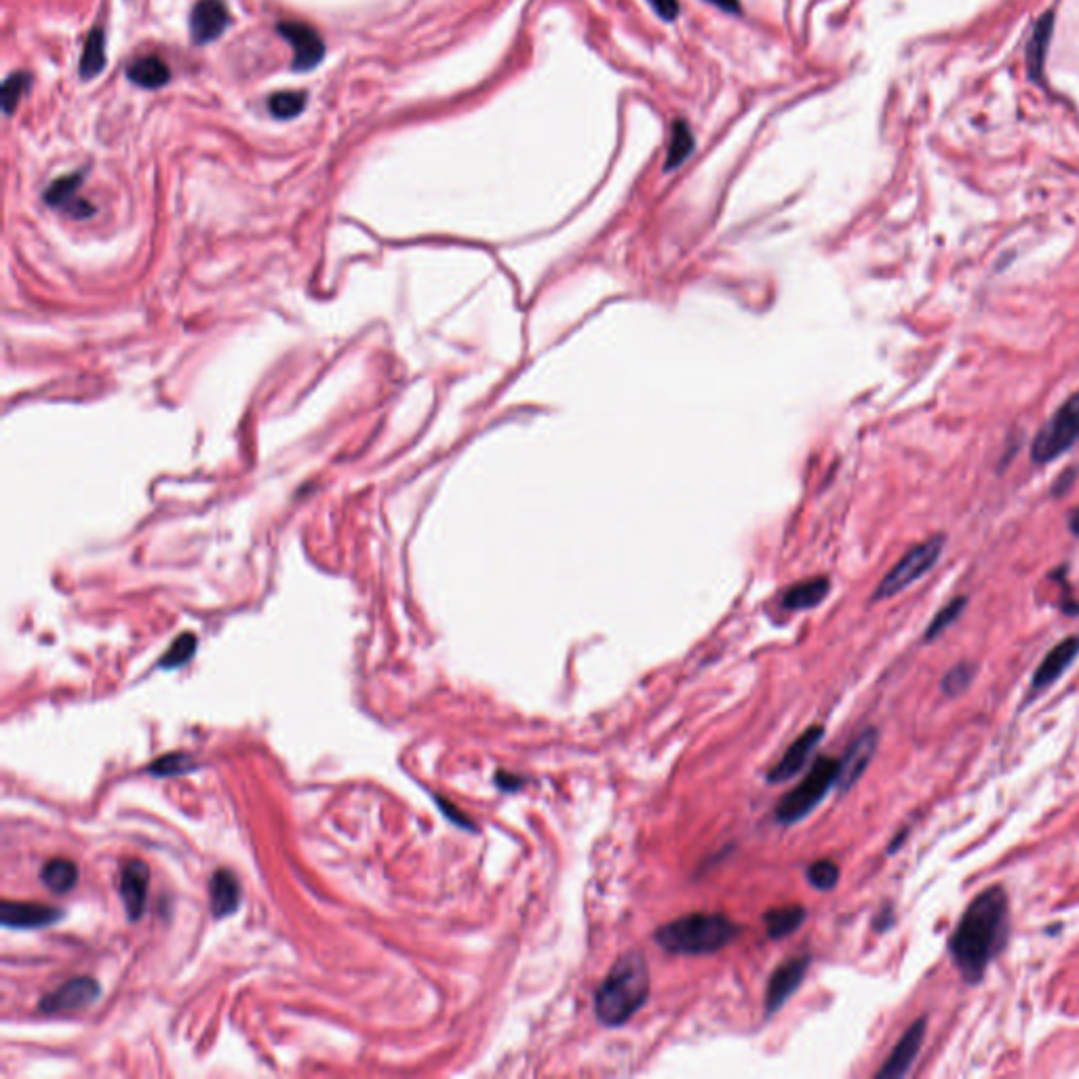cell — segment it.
I'll return each mask as SVG.
<instances>
[{
  "mask_svg": "<svg viewBox=\"0 0 1079 1079\" xmlns=\"http://www.w3.org/2000/svg\"><path fill=\"white\" fill-rule=\"evenodd\" d=\"M1008 934V896L995 886L976 896L961 915L949 940V953L957 972L968 985H978L985 970L1004 947Z\"/></svg>",
  "mask_w": 1079,
  "mask_h": 1079,
  "instance_id": "1",
  "label": "cell"
},
{
  "mask_svg": "<svg viewBox=\"0 0 1079 1079\" xmlns=\"http://www.w3.org/2000/svg\"><path fill=\"white\" fill-rule=\"evenodd\" d=\"M650 968L643 953H624L595 991V1014L605 1027H622L650 999Z\"/></svg>",
  "mask_w": 1079,
  "mask_h": 1079,
  "instance_id": "2",
  "label": "cell"
},
{
  "mask_svg": "<svg viewBox=\"0 0 1079 1079\" xmlns=\"http://www.w3.org/2000/svg\"><path fill=\"white\" fill-rule=\"evenodd\" d=\"M742 928L721 913H690L656 930L660 949L675 955H709L728 947Z\"/></svg>",
  "mask_w": 1079,
  "mask_h": 1079,
  "instance_id": "3",
  "label": "cell"
},
{
  "mask_svg": "<svg viewBox=\"0 0 1079 1079\" xmlns=\"http://www.w3.org/2000/svg\"><path fill=\"white\" fill-rule=\"evenodd\" d=\"M839 759L820 757L814 761L810 772L797 787L784 795L776 806V820L784 827H791L814 812L818 803L827 797L837 780Z\"/></svg>",
  "mask_w": 1079,
  "mask_h": 1079,
  "instance_id": "4",
  "label": "cell"
},
{
  "mask_svg": "<svg viewBox=\"0 0 1079 1079\" xmlns=\"http://www.w3.org/2000/svg\"><path fill=\"white\" fill-rule=\"evenodd\" d=\"M1079 441V392L1071 395L1061 407L1054 411V416L1039 428L1033 441V460L1037 464H1048L1063 454Z\"/></svg>",
  "mask_w": 1079,
  "mask_h": 1079,
  "instance_id": "5",
  "label": "cell"
},
{
  "mask_svg": "<svg viewBox=\"0 0 1079 1079\" xmlns=\"http://www.w3.org/2000/svg\"><path fill=\"white\" fill-rule=\"evenodd\" d=\"M943 548H945V536H940V534L911 548V551L892 567L890 574L879 582L873 601L890 599L905 591L907 586L917 582L921 576H926L936 565L940 555H943Z\"/></svg>",
  "mask_w": 1079,
  "mask_h": 1079,
  "instance_id": "6",
  "label": "cell"
},
{
  "mask_svg": "<svg viewBox=\"0 0 1079 1079\" xmlns=\"http://www.w3.org/2000/svg\"><path fill=\"white\" fill-rule=\"evenodd\" d=\"M810 961V955H795L772 972L768 989H765V1016H774L789 1002V997L799 989L803 978H806Z\"/></svg>",
  "mask_w": 1079,
  "mask_h": 1079,
  "instance_id": "7",
  "label": "cell"
},
{
  "mask_svg": "<svg viewBox=\"0 0 1079 1079\" xmlns=\"http://www.w3.org/2000/svg\"><path fill=\"white\" fill-rule=\"evenodd\" d=\"M877 742H879V732L875 728H867L865 732H860L852 740L848 751L839 759L837 780H835V787L839 793H848L860 780V776L865 774V770L869 768V763L877 751Z\"/></svg>",
  "mask_w": 1079,
  "mask_h": 1079,
  "instance_id": "8",
  "label": "cell"
},
{
  "mask_svg": "<svg viewBox=\"0 0 1079 1079\" xmlns=\"http://www.w3.org/2000/svg\"><path fill=\"white\" fill-rule=\"evenodd\" d=\"M102 989L97 985V980L89 976H76L68 983H64L60 989L51 991L41 999V1008L45 1014H60V1012H72L91 1006L97 997H100Z\"/></svg>",
  "mask_w": 1079,
  "mask_h": 1079,
  "instance_id": "9",
  "label": "cell"
},
{
  "mask_svg": "<svg viewBox=\"0 0 1079 1079\" xmlns=\"http://www.w3.org/2000/svg\"><path fill=\"white\" fill-rule=\"evenodd\" d=\"M64 917L62 909L41 905V902L5 900L0 905V924L11 930H32L55 924Z\"/></svg>",
  "mask_w": 1079,
  "mask_h": 1079,
  "instance_id": "10",
  "label": "cell"
},
{
  "mask_svg": "<svg viewBox=\"0 0 1079 1079\" xmlns=\"http://www.w3.org/2000/svg\"><path fill=\"white\" fill-rule=\"evenodd\" d=\"M822 736H825V728H822V725H812V728L803 732L787 749V753L782 755V759L768 772V780L776 784V782H784L797 776L803 768H806V763L812 757L814 749L818 747Z\"/></svg>",
  "mask_w": 1079,
  "mask_h": 1079,
  "instance_id": "11",
  "label": "cell"
},
{
  "mask_svg": "<svg viewBox=\"0 0 1079 1079\" xmlns=\"http://www.w3.org/2000/svg\"><path fill=\"white\" fill-rule=\"evenodd\" d=\"M230 26V11L224 0H199L190 15V34L194 43L207 45L220 38Z\"/></svg>",
  "mask_w": 1079,
  "mask_h": 1079,
  "instance_id": "12",
  "label": "cell"
},
{
  "mask_svg": "<svg viewBox=\"0 0 1079 1079\" xmlns=\"http://www.w3.org/2000/svg\"><path fill=\"white\" fill-rule=\"evenodd\" d=\"M279 32L293 49V68L296 70H310L323 60V41L310 26L287 22L279 26Z\"/></svg>",
  "mask_w": 1079,
  "mask_h": 1079,
  "instance_id": "13",
  "label": "cell"
},
{
  "mask_svg": "<svg viewBox=\"0 0 1079 1079\" xmlns=\"http://www.w3.org/2000/svg\"><path fill=\"white\" fill-rule=\"evenodd\" d=\"M926 1025H928L926 1018H919L917 1023H913L907 1029V1033L900 1037V1042L896 1044V1048L888 1056V1061L884 1063V1067L877 1071L879 1079H896V1077L907 1075V1071L913 1067L915 1058H917V1054L921 1050V1044H924Z\"/></svg>",
  "mask_w": 1079,
  "mask_h": 1079,
  "instance_id": "14",
  "label": "cell"
},
{
  "mask_svg": "<svg viewBox=\"0 0 1079 1079\" xmlns=\"http://www.w3.org/2000/svg\"><path fill=\"white\" fill-rule=\"evenodd\" d=\"M148 884H150V871L146 867V862L131 860L121 869L119 890H121V900L125 905L127 917L131 921L140 919L146 909Z\"/></svg>",
  "mask_w": 1079,
  "mask_h": 1079,
  "instance_id": "15",
  "label": "cell"
},
{
  "mask_svg": "<svg viewBox=\"0 0 1079 1079\" xmlns=\"http://www.w3.org/2000/svg\"><path fill=\"white\" fill-rule=\"evenodd\" d=\"M1077 654H1079V637H1069L1058 645H1054L1048 652V656L1042 660V664L1037 666V671L1033 675V690L1037 692L1042 688H1048L1050 683H1054L1069 669L1073 660L1077 658Z\"/></svg>",
  "mask_w": 1079,
  "mask_h": 1079,
  "instance_id": "16",
  "label": "cell"
},
{
  "mask_svg": "<svg viewBox=\"0 0 1079 1079\" xmlns=\"http://www.w3.org/2000/svg\"><path fill=\"white\" fill-rule=\"evenodd\" d=\"M209 898H211V911L215 917H228L237 913L241 905V884L234 877L232 871L220 869L215 871L209 884Z\"/></svg>",
  "mask_w": 1079,
  "mask_h": 1079,
  "instance_id": "17",
  "label": "cell"
},
{
  "mask_svg": "<svg viewBox=\"0 0 1079 1079\" xmlns=\"http://www.w3.org/2000/svg\"><path fill=\"white\" fill-rule=\"evenodd\" d=\"M829 591L831 584L827 578L803 580L784 593L782 607L784 610H810V607H816L818 603L825 601Z\"/></svg>",
  "mask_w": 1079,
  "mask_h": 1079,
  "instance_id": "18",
  "label": "cell"
},
{
  "mask_svg": "<svg viewBox=\"0 0 1079 1079\" xmlns=\"http://www.w3.org/2000/svg\"><path fill=\"white\" fill-rule=\"evenodd\" d=\"M81 186V175H68L64 180H57L45 194V201L53 207H64L68 213L85 218V215L93 213V207L87 205V201L76 199V190Z\"/></svg>",
  "mask_w": 1079,
  "mask_h": 1079,
  "instance_id": "19",
  "label": "cell"
},
{
  "mask_svg": "<svg viewBox=\"0 0 1079 1079\" xmlns=\"http://www.w3.org/2000/svg\"><path fill=\"white\" fill-rule=\"evenodd\" d=\"M806 917H808V911L801 905H787V907L770 909L763 915V921H765L768 936L774 940H780V938L795 934L801 928L803 921H806Z\"/></svg>",
  "mask_w": 1079,
  "mask_h": 1079,
  "instance_id": "20",
  "label": "cell"
},
{
  "mask_svg": "<svg viewBox=\"0 0 1079 1079\" xmlns=\"http://www.w3.org/2000/svg\"><path fill=\"white\" fill-rule=\"evenodd\" d=\"M127 76L131 78V81L137 85V87H144V89H159L163 87L167 81H169V68L167 64L161 60V57L156 55H148V57H142V60H137L129 66L127 70Z\"/></svg>",
  "mask_w": 1079,
  "mask_h": 1079,
  "instance_id": "21",
  "label": "cell"
},
{
  "mask_svg": "<svg viewBox=\"0 0 1079 1079\" xmlns=\"http://www.w3.org/2000/svg\"><path fill=\"white\" fill-rule=\"evenodd\" d=\"M41 881L51 892L66 894L76 886L78 867L72 860H66V858L47 860L45 867L41 869Z\"/></svg>",
  "mask_w": 1079,
  "mask_h": 1079,
  "instance_id": "22",
  "label": "cell"
},
{
  "mask_svg": "<svg viewBox=\"0 0 1079 1079\" xmlns=\"http://www.w3.org/2000/svg\"><path fill=\"white\" fill-rule=\"evenodd\" d=\"M1052 26H1054V19H1052V13H1048V15H1044L1042 19H1039V24L1033 30L1031 43H1029V53H1027L1029 66H1031L1033 74H1037L1044 66L1046 53H1048V43H1050V36H1052Z\"/></svg>",
  "mask_w": 1079,
  "mask_h": 1079,
  "instance_id": "23",
  "label": "cell"
},
{
  "mask_svg": "<svg viewBox=\"0 0 1079 1079\" xmlns=\"http://www.w3.org/2000/svg\"><path fill=\"white\" fill-rule=\"evenodd\" d=\"M694 150V137H692V131L688 127V123L685 121H677L673 125V133H671V144H669V156H666V169H675L679 167L685 159H688L690 152Z\"/></svg>",
  "mask_w": 1079,
  "mask_h": 1079,
  "instance_id": "24",
  "label": "cell"
},
{
  "mask_svg": "<svg viewBox=\"0 0 1079 1079\" xmlns=\"http://www.w3.org/2000/svg\"><path fill=\"white\" fill-rule=\"evenodd\" d=\"M104 32L93 30L85 43V53L81 60V74L83 78H93L102 72L106 64V51H104Z\"/></svg>",
  "mask_w": 1079,
  "mask_h": 1079,
  "instance_id": "25",
  "label": "cell"
},
{
  "mask_svg": "<svg viewBox=\"0 0 1079 1079\" xmlns=\"http://www.w3.org/2000/svg\"><path fill=\"white\" fill-rule=\"evenodd\" d=\"M806 877H808L812 888H816L820 892H829V890H833L837 886L839 867H837V862H833L829 858H822V860L812 862V865L806 871Z\"/></svg>",
  "mask_w": 1079,
  "mask_h": 1079,
  "instance_id": "26",
  "label": "cell"
},
{
  "mask_svg": "<svg viewBox=\"0 0 1079 1079\" xmlns=\"http://www.w3.org/2000/svg\"><path fill=\"white\" fill-rule=\"evenodd\" d=\"M196 652V637L192 633H184L171 643L169 650L163 654L159 666L161 669H178L184 666Z\"/></svg>",
  "mask_w": 1079,
  "mask_h": 1079,
  "instance_id": "27",
  "label": "cell"
},
{
  "mask_svg": "<svg viewBox=\"0 0 1079 1079\" xmlns=\"http://www.w3.org/2000/svg\"><path fill=\"white\" fill-rule=\"evenodd\" d=\"M974 673H976V666L972 662H961V664L953 666V669L943 677V681H940L943 694H947L949 698L964 694L970 688Z\"/></svg>",
  "mask_w": 1079,
  "mask_h": 1079,
  "instance_id": "28",
  "label": "cell"
},
{
  "mask_svg": "<svg viewBox=\"0 0 1079 1079\" xmlns=\"http://www.w3.org/2000/svg\"><path fill=\"white\" fill-rule=\"evenodd\" d=\"M304 104H306L304 93L281 91L270 97L268 108L274 116H277V119H293V116H298L304 110Z\"/></svg>",
  "mask_w": 1079,
  "mask_h": 1079,
  "instance_id": "29",
  "label": "cell"
},
{
  "mask_svg": "<svg viewBox=\"0 0 1079 1079\" xmlns=\"http://www.w3.org/2000/svg\"><path fill=\"white\" fill-rule=\"evenodd\" d=\"M966 603H968L966 597H955L951 603H947V605L943 607V610H940V612L934 616V620L930 622V626H928V631H926V637H924V639H926V641H934L940 633H945V631L949 629V626L961 616V612H964Z\"/></svg>",
  "mask_w": 1079,
  "mask_h": 1079,
  "instance_id": "30",
  "label": "cell"
},
{
  "mask_svg": "<svg viewBox=\"0 0 1079 1079\" xmlns=\"http://www.w3.org/2000/svg\"><path fill=\"white\" fill-rule=\"evenodd\" d=\"M194 768V765L190 763V757L184 755V753H171V755H165L161 757L159 761H154L148 772L159 776V778H165V776H175V774H184V772H190Z\"/></svg>",
  "mask_w": 1079,
  "mask_h": 1079,
  "instance_id": "31",
  "label": "cell"
},
{
  "mask_svg": "<svg viewBox=\"0 0 1079 1079\" xmlns=\"http://www.w3.org/2000/svg\"><path fill=\"white\" fill-rule=\"evenodd\" d=\"M28 83L30 78L28 74H13L9 81L5 83L3 87V102H5V110L7 112H13V108L19 104V97L24 95V91L28 89Z\"/></svg>",
  "mask_w": 1079,
  "mask_h": 1079,
  "instance_id": "32",
  "label": "cell"
},
{
  "mask_svg": "<svg viewBox=\"0 0 1079 1079\" xmlns=\"http://www.w3.org/2000/svg\"><path fill=\"white\" fill-rule=\"evenodd\" d=\"M650 5L662 19H675L679 15V3L677 0H650Z\"/></svg>",
  "mask_w": 1079,
  "mask_h": 1079,
  "instance_id": "33",
  "label": "cell"
},
{
  "mask_svg": "<svg viewBox=\"0 0 1079 1079\" xmlns=\"http://www.w3.org/2000/svg\"><path fill=\"white\" fill-rule=\"evenodd\" d=\"M496 784L506 791V793H513V791H519L523 784H525V778H519V776H513V774H504V772H498L496 774Z\"/></svg>",
  "mask_w": 1079,
  "mask_h": 1079,
  "instance_id": "34",
  "label": "cell"
},
{
  "mask_svg": "<svg viewBox=\"0 0 1079 1079\" xmlns=\"http://www.w3.org/2000/svg\"><path fill=\"white\" fill-rule=\"evenodd\" d=\"M437 801H439V806L443 808V812H445V814H447V816H449L451 820H454V822H456V825H460L462 829H473V827H475V825H473V822H470V820H468L466 816L458 814V812H456L458 808H454V806H451V803H447V801H443V799H437Z\"/></svg>",
  "mask_w": 1079,
  "mask_h": 1079,
  "instance_id": "35",
  "label": "cell"
},
{
  "mask_svg": "<svg viewBox=\"0 0 1079 1079\" xmlns=\"http://www.w3.org/2000/svg\"><path fill=\"white\" fill-rule=\"evenodd\" d=\"M709 3L717 5L719 9L728 11V13H738L740 11V0H709Z\"/></svg>",
  "mask_w": 1079,
  "mask_h": 1079,
  "instance_id": "36",
  "label": "cell"
},
{
  "mask_svg": "<svg viewBox=\"0 0 1079 1079\" xmlns=\"http://www.w3.org/2000/svg\"><path fill=\"white\" fill-rule=\"evenodd\" d=\"M1069 527H1071V532L1079 538V506L1069 513Z\"/></svg>",
  "mask_w": 1079,
  "mask_h": 1079,
  "instance_id": "37",
  "label": "cell"
}]
</instances>
